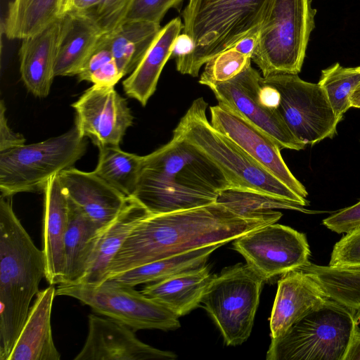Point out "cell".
Returning <instances> with one entry per match:
<instances>
[{"label":"cell","instance_id":"cell-1","mask_svg":"<svg viewBox=\"0 0 360 360\" xmlns=\"http://www.w3.org/2000/svg\"><path fill=\"white\" fill-rule=\"evenodd\" d=\"M282 213H243L223 203L151 214L133 229L110 264L105 281L137 266L193 250L225 244L263 226Z\"/></svg>","mask_w":360,"mask_h":360},{"label":"cell","instance_id":"cell-2","mask_svg":"<svg viewBox=\"0 0 360 360\" xmlns=\"http://www.w3.org/2000/svg\"><path fill=\"white\" fill-rule=\"evenodd\" d=\"M233 186L195 146L172 139L144 155L135 197L153 214L186 210L217 202Z\"/></svg>","mask_w":360,"mask_h":360},{"label":"cell","instance_id":"cell-3","mask_svg":"<svg viewBox=\"0 0 360 360\" xmlns=\"http://www.w3.org/2000/svg\"><path fill=\"white\" fill-rule=\"evenodd\" d=\"M46 276L43 250L34 245L13 209L0 199V359L8 360L26 321L30 302Z\"/></svg>","mask_w":360,"mask_h":360},{"label":"cell","instance_id":"cell-4","mask_svg":"<svg viewBox=\"0 0 360 360\" xmlns=\"http://www.w3.org/2000/svg\"><path fill=\"white\" fill-rule=\"evenodd\" d=\"M207 103L195 99L173 131V134L195 146L223 172L233 189L253 191L285 199L303 207L309 205L248 155L207 120Z\"/></svg>","mask_w":360,"mask_h":360},{"label":"cell","instance_id":"cell-5","mask_svg":"<svg viewBox=\"0 0 360 360\" xmlns=\"http://www.w3.org/2000/svg\"><path fill=\"white\" fill-rule=\"evenodd\" d=\"M268 0H189L182 13L183 32L193 41L191 53L176 60L183 75L198 76L210 58L231 47L257 26Z\"/></svg>","mask_w":360,"mask_h":360},{"label":"cell","instance_id":"cell-6","mask_svg":"<svg viewBox=\"0 0 360 360\" xmlns=\"http://www.w3.org/2000/svg\"><path fill=\"white\" fill-rule=\"evenodd\" d=\"M316 13L311 0L267 1L252 56L263 77L301 71Z\"/></svg>","mask_w":360,"mask_h":360},{"label":"cell","instance_id":"cell-7","mask_svg":"<svg viewBox=\"0 0 360 360\" xmlns=\"http://www.w3.org/2000/svg\"><path fill=\"white\" fill-rule=\"evenodd\" d=\"M86 146V138L75 124L59 136L0 152L1 195L43 191L50 178L84 155Z\"/></svg>","mask_w":360,"mask_h":360},{"label":"cell","instance_id":"cell-8","mask_svg":"<svg viewBox=\"0 0 360 360\" xmlns=\"http://www.w3.org/2000/svg\"><path fill=\"white\" fill-rule=\"evenodd\" d=\"M358 326L344 309L327 300L271 340L266 360H344Z\"/></svg>","mask_w":360,"mask_h":360},{"label":"cell","instance_id":"cell-9","mask_svg":"<svg viewBox=\"0 0 360 360\" xmlns=\"http://www.w3.org/2000/svg\"><path fill=\"white\" fill-rule=\"evenodd\" d=\"M263 278L247 264L238 263L213 275L201 301L227 346H237L250 337Z\"/></svg>","mask_w":360,"mask_h":360},{"label":"cell","instance_id":"cell-10","mask_svg":"<svg viewBox=\"0 0 360 360\" xmlns=\"http://www.w3.org/2000/svg\"><path fill=\"white\" fill-rule=\"evenodd\" d=\"M56 295L75 298L95 312L120 321L134 331L142 329L174 330L179 317L162 304L134 287L108 279L96 285L59 284Z\"/></svg>","mask_w":360,"mask_h":360},{"label":"cell","instance_id":"cell-11","mask_svg":"<svg viewBox=\"0 0 360 360\" xmlns=\"http://www.w3.org/2000/svg\"><path fill=\"white\" fill-rule=\"evenodd\" d=\"M263 82L278 91L279 112L299 140L312 146L336 134L340 120L318 83L304 81L297 74L289 73L263 77Z\"/></svg>","mask_w":360,"mask_h":360},{"label":"cell","instance_id":"cell-12","mask_svg":"<svg viewBox=\"0 0 360 360\" xmlns=\"http://www.w3.org/2000/svg\"><path fill=\"white\" fill-rule=\"evenodd\" d=\"M233 246L264 282L311 263L305 234L276 223L234 239Z\"/></svg>","mask_w":360,"mask_h":360},{"label":"cell","instance_id":"cell-13","mask_svg":"<svg viewBox=\"0 0 360 360\" xmlns=\"http://www.w3.org/2000/svg\"><path fill=\"white\" fill-rule=\"evenodd\" d=\"M262 78L251 65L234 78L207 86L214 94L218 104L238 114L267 134L281 149H304L307 144L291 132L278 110L263 105L259 96Z\"/></svg>","mask_w":360,"mask_h":360},{"label":"cell","instance_id":"cell-14","mask_svg":"<svg viewBox=\"0 0 360 360\" xmlns=\"http://www.w3.org/2000/svg\"><path fill=\"white\" fill-rule=\"evenodd\" d=\"M75 124L98 148L120 146L134 117L127 102L114 86L93 84L72 104Z\"/></svg>","mask_w":360,"mask_h":360},{"label":"cell","instance_id":"cell-15","mask_svg":"<svg viewBox=\"0 0 360 360\" xmlns=\"http://www.w3.org/2000/svg\"><path fill=\"white\" fill-rule=\"evenodd\" d=\"M211 124L297 195L308 192L285 163L278 144L267 134L238 114L218 104L210 107Z\"/></svg>","mask_w":360,"mask_h":360},{"label":"cell","instance_id":"cell-16","mask_svg":"<svg viewBox=\"0 0 360 360\" xmlns=\"http://www.w3.org/2000/svg\"><path fill=\"white\" fill-rule=\"evenodd\" d=\"M88 334L75 360H174L177 356L143 343L126 324L95 314L88 316Z\"/></svg>","mask_w":360,"mask_h":360},{"label":"cell","instance_id":"cell-17","mask_svg":"<svg viewBox=\"0 0 360 360\" xmlns=\"http://www.w3.org/2000/svg\"><path fill=\"white\" fill-rule=\"evenodd\" d=\"M326 302L320 286L304 271L300 269L282 275L269 319L271 340L283 336L298 320Z\"/></svg>","mask_w":360,"mask_h":360},{"label":"cell","instance_id":"cell-18","mask_svg":"<svg viewBox=\"0 0 360 360\" xmlns=\"http://www.w3.org/2000/svg\"><path fill=\"white\" fill-rule=\"evenodd\" d=\"M68 197L101 228L120 213L129 197L106 183L93 172L73 167L58 174Z\"/></svg>","mask_w":360,"mask_h":360},{"label":"cell","instance_id":"cell-19","mask_svg":"<svg viewBox=\"0 0 360 360\" xmlns=\"http://www.w3.org/2000/svg\"><path fill=\"white\" fill-rule=\"evenodd\" d=\"M42 250L46 276L50 285L63 282L65 269V236L68 226V198L58 174L50 178L43 191Z\"/></svg>","mask_w":360,"mask_h":360},{"label":"cell","instance_id":"cell-20","mask_svg":"<svg viewBox=\"0 0 360 360\" xmlns=\"http://www.w3.org/2000/svg\"><path fill=\"white\" fill-rule=\"evenodd\" d=\"M60 18L40 32L22 39L19 51L21 79L34 96L46 97L55 77L54 64Z\"/></svg>","mask_w":360,"mask_h":360},{"label":"cell","instance_id":"cell-21","mask_svg":"<svg viewBox=\"0 0 360 360\" xmlns=\"http://www.w3.org/2000/svg\"><path fill=\"white\" fill-rule=\"evenodd\" d=\"M150 214L135 197H129L117 216L101 229L85 273L77 283L96 285L104 282L108 268L124 241L136 226Z\"/></svg>","mask_w":360,"mask_h":360},{"label":"cell","instance_id":"cell-22","mask_svg":"<svg viewBox=\"0 0 360 360\" xmlns=\"http://www.w3.org/2000/svg\"><path fill=\"white\" fill-rule=\"evenodd\" d=\"M54 285L39 290L8 360H60L52 337L51 314Z\"/></svg>","mask_w":360,"mask_h":360},{"label":"cell","instance_id":"cell-23","mask_svg":"<svg viewBox=\"0 0 360 360\" xmlns=\"http://www.w3.org/2000/svg\"><path fill=\"white\" fill-rule=\"evenodd\" d=\"M184 28L179 17L161 28L155 41L135 70L122 82L129 97L145 106L155 93L162 70L171 58L174 43Z\"/></svg>","mask_w":360,"mask_h":360},{"label":"cell","instance_id":"cell-24","mask_svg":"<svg viewBox=\"0 0 360 360\" xmlns=\"http://www.w3.org/2000/svg\"><path fill=\"white\" fill-rule=\"evenodd\" d=\"M102 34L95 22L85 15H63L54 64L55 77L77 75Z\"/></svg>","mask_w":360,"mask_h":360},{"label":"cell","instance_id":"cell-25","mask_svg":"<svg viewBox=\"0 0 360 360\" xmlns=\"http://www.w3.org/2000/svg\"><path fill=\"white\" fill-rule=\"evenodd\" d=\"M212 277L210 266L205 264L148 284L141 292L180 317L201 304Z\"/></svg>","mask_w":360,"mask_h":360},{"label":"cell","instance_id":"cell-26","mask_svg":"<svg viewBox=\"0 0 360 360\" xmlns=\"http://www.w3.org/2000/svg\"><path fill=\"white\" fill-rule=\"evenodd\" d=\"M68 198L69 220L64 244L65 269L60 284L77 283L80 281L103 229Z\"/></svg>","mask_w":360,"mask_h":360},{"label":"cell","instance_id":"cell-27","mask_svg":"<svg viewBox=\"0 0 360 360\" xmlns=\"http://www.w3.org/2000/svg\"><path fill=\"white\" fill-rule=\"evenodd\" d=\"M159 23L124 20L105 34L117 65L122 75L131 74L151 47L160 30Z\"/></svg>","mask_w":360,"mask_h":360},{"label":"cell","instance_id":"cell-28","mask_svg":"<svg viewBox=\"0 0 360 360\" xmlns=\"http://www.w3.org/2000/svg\"><path fill=\"white\" fill-rule=\"evenodd\" d=\"M300 269L318 283L327 300L360 320V266H319L310 263Z\"/></svg>","mask_w":360,"mask_h":360},{"label":"cell","instance_id":"cell-29","mask_svg":"<svg viewBox=\"0 0 360 360\" xmlns=\"http://www.w3.org/2000/svg\"><path fill=\"white\" fill-rule=\"evenodd\" d=\"M62 0H13L10 2L4 31L10 39L33 35L61 15Z\"/></svg>","mask_w":360,"mask_h":360},{"label":"cell","instance_id":"cell-30","mask_svg":"<svg viewBox=\"0 0 360 360\" xmlns=\"http://www.w3.org/2000/svg\"><path fill=\"white\" fill-rule=\"evenodd\" d=\"M221 245L223 244L203 247L149 262L125 271L110 279L131 287H135L143 283L160 281L176 274L206 264L211 254Z\"/></svg>","mask_w":360,"mask_h":360},{"label":"cell","instance_id":"cell-31","mask_svg":"<svg viewBox=\"0 0 360 360\" xmlns=\"http://www.w3.org/2000/svg\"><path fill=\"white\" fill-rule=\"evenodd\" d=\"M94 172L127 197H134L137 188L143 156L123 151L120 146L98 148Z\"/></svg>","mask_w":360,"mask_h":360},{"label":"cell","instance_id":"cell-32","mask_svg":"<svg viewBox=\"0 0 360 360\" xmlns=\"http://www.w3.org/2000/svg\"><path fill=\"white\" fill-rule=\"evenodd\" d=\"M360 83V66L345 68L336 63L321 71L318 84L323 89L335 116L341 121L351 108L350 96Z\"/></svg>","mask_w":360,"mask_h":360},{"label":"cell","instance_id":"cell-33","mask_svg":"<svg viewBox=\"0 0 360 360\" xmlns=\"http://www.w3.org/2000/svg\"><path fill=\"white\" fill-rule=\"evenodd\" d=\"M77 76L79 81L105 86H115L123 77L105 34H101Z\"/></svg>","mask_w":360,"mask_h":360},{"label":"cell","instance_id":"cell-34","mask_svg":"<svg viewBox=\"0 0 360 360\" xmlns=\"http://www.w3.org/2000/svg\"><path fill=\"white\" fill-rule=\"evenodd\" d=\"M217 202L243 213H259L275 209L310 212L303 206L281 198L253 191L227 189L222 191Z\"/></svg>","mask_w":360,"mask_h":360},{"label":"cell","instance_id":"cell-35","mask_svg":"<svg viewBox=\"0 0 360 360\" xmlns=\"http://www.w3.org/2000/svg\"><path fill=\"white\" fill-rule=\"evenodd\" d=\"M251 58L230 47L217 53L205 65L199 83L210 84L227 82L251 65Z\"/></svg>","mask_w":360,"mask_h":360},{"label":"cell","instance_id":"cell-36","mask_svg":"<svg viewBox=\"0 0 360 360\" xmlns=\"http://www.w3.org/2000/svg\"><path fill=\"white\" fill-rule=\"evenodd\" d=\"M133 0H100L94 11L86 15L102 33H108L122 23Z\"/></svg>","mask_w":360,"mask_h":360},{"label":"cell","instance_id":"cell-37","mask_svg":"<svg viewBox=\"0 0 360 360\" xmlns=\"http://www.w3.org/2000/svg\"><path fill=\"white\" fill-rule=\"evenodd\" d=\"M182 0H133L124 20H146L160 22L167 11Z\"/></svg>","mask_w":360,"mask_h":360},{"label":"cell","instance_id":"cell-38","mask_svg":"<svg viewBox=\"0 0 360 360\" xmlns=\"http://www.w3.org/2000/svg\"><path fill=\"white\" fill-rule=\"evenodd\" d=\"M328 265L360 266V229L346 233L335 243Z\"/></svg>","mask_w":360,"mask_h":360},{"label":"cell","instance_id":"cell-39","mask_svg":"<svg viewBox=\"0 0 360 360\" xmlns=\"http://www.w3.org/2000/svg\"><path fill=\"white\" fill-rule=\"evenodd\" d=\"M323 224L338 233H347L360 229V200L323 220Z\"/></svg>","mask_w":360,"mask_h":360},{"label":"cell","instance_id":"cell-40","mask_svg":"<svg viewBox=\"0 0 360 360\" xmlns=\"http://www.w3.org/2000/svg\"><path fill=\"white\" fill-rule=\"evenodd\" d=\"M25 143V137L14 132L8 126L6 117V106L3 100L0 103V152H3Z\"/></svg>","mask_w":360,"mask_h":360},{"label":"cell","instance_id":"cell-41","mask_svg":"<svg viewBox=\"0 0 360 360\" xmlns=\"http://www.w3.org/2000/svg\"><path fill=\"white\" fill-rule=\"evenodd\" d=\"M100 0H62L61 15L73 13L85 15L92 13Z\"/></svg>","mask_w":360,"mask_h":360},{"label":"cell","instance_id":"cell-42","mask_svg":"<svg viewBox=\"0 0 360 360\" xmlns=\"http://www.w3.org/2000/svg\"><path fill=\"white\" fill-rule=\"evenodd\" d=\"M258 36L259 25L237 41L232 47L238 51L250 56L252 59V56L257 44Z\"/></svg>","mask_w":360,"mask_h":360},{"label":"cell","instance_id":"cell-43","mask_svg":"<svg viewBox=\"0 0 360 360\" xmlns=\"http://www.w3.org/2000/svg\"><path fill=\"white\" fill-rule=\"evenodd\" d=\"M194 49L193 39L186 34H180L174 43L172 56L175 60L184 58L192 53Z\"/></svg>","mask_w":360,"mask_h":360},{"label":"cell","instance_id":"cell-44","mask_svg":"<svg viewBox=\"0 0 360 360\" xmlns=\"http://www.w3.org/2000/svg\"><path fill=\"white\" fill-rule=\"evenodd\" d=\"M344 360H360V328L358 326L354 330Z\"/></svg>","mask_w":360,"mask_h":360},{"label":"cell","instance_id":"cell-45","mask_svg":"<svg viewBox=\"0 0 360 360\" xmlns=\"http://www.w3.org/2000/svg\"><path fill=\"white\" fill-rule=\"evenodd\" d=\"M350 104L351 107L360 108V83L350 96Z\"/></svg>","mask_w":360,"mask_h":360}]
</instances>
